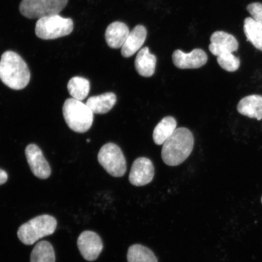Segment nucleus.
I'll use <instances>...</instances> for the list:
<instances>
[{
    "label": "nucleus",
    "mask_w": 262,
    "mask_h": 262,
    "mask_svg": "<svg viewBox=\"0 0 262 262\" xmlns=\"http://www.w3.org/2000/svg\"><path fill=\"white\" fill-rule=\"evenodd\" d=\"M30 78L27 64L18 54L11 51L3 54L0 60V80L6 86L21 90L27 86Z\"/></svg>",
    "instance_id": "f257e3e1"
},
{
    "label": "nucleus",
    "mask_w": 262,
    "mask_h": 262,
    "mask_svg": "<svg viewBox=\"0 0 262 262\" xmlns=\"http://www.w3.org/2000/svg\"><path fill=\"white\" fill-rule=\"evenodd\" d=\"M192 133L186 127L176 129L163 145L162 158L167 165L174 166L182 164L191 155L194 147Z\"/></svg>",
    "instance_id": "f03ea898"
},
{
    "label": "nucleus",
    "mask_w": 262,
    "mask_h": 262,
    "mask_svg": "<svg viewBox=\"0 0 262 262\" xmlns=\"http://www.w3.org/2000/svg\"><path fill=\"white\" fill-rule=\"evenodd\" d=\"M63 114L67 125L78 133H84L93 125L94 113L81 101L68 98L63 106Z\"/></svg>",
    "instance_id": "7ed1b4c3"
},
{
    "label": "nucleus",
    "mask_w": 262,
    "mask_h": 262,
    "mask_svg": "<svg viewBox=\"0 0 262 262\" xmlns=\"http://www.w3.org/2000/svg\"><path fill=\"white\" fill-rule=\"evenodd\" d=\"M56 219L50 215H41L33 218L19 228V240L26 245H32L39 239L54 233L56 229Z\"/></svg>",
    "instance_id": "20e7f679"
},
{
    "label": "nucleus",
    "mask_w": 262,
    "mask_h": 262,
    "mask_svg": "<svg viewBox=\"0 0 262 262\" xmlns=\"http://www.w3.org/2000/svg\"><path fill=\"white\" fill-rule=\"evenodd\" d=\"M73 29V19L63 18L57 14L38 19L35 32L38 38L48 40L69 35Z\"/></svg>",
    "instance_id": "39448f33"
},
{
    "label": "nucleus",
    "mask_w": 262,
    "mask_h": 262,
    "mask_svg": "<svg viewBox=\"0 0 262 262\" xmlns=\"http://www.w3.org/2000/svg\"><path fill=\"white\" fill-rule=\"evenodd\" d=\"M98 161L111 176L121 178L126 172V160L120 147L113 143H108L101 147L98 154Z\"/></svg>",
    "instance_id": "423d86ee"
},
{
    "label": "nucleus",
    "mask_w": 262,
    "mask_h": 262,
    "mask_svg": "<svg viewBox=\"0 0 262 262\" xmlns=\"http://www.w3.org/2000/svg\"><path fill=\"white\" fill-rule=\"evenodd\" d=\"M68 3V0H23L19 9L26 18L40 19L58 14Z\"/></svg>",
    "instance_id": "0eeeda50"
},
{
    "label": "nucleus",
    "mask_w": 262,
    "mask_h": 262,
    "mask_svg": "<svg viewBox=\"0 0 262 262\" xmlns=\"http://www.w3.org/2000/svg\"><path fill=\"white\" fill-rule=\"evenodd\" d=\"M77 245L82 256L90 261L97 260L103 248L99 235L91 231L82 232L78 238Z\"/></svg>",
    "instance_id": "6e6552de"
},
{
    "label": "nucleus",
    "mask_w": 262,
    "mask_h": 262,
    "mask_svg": "<svg viewBox=\"0 0 262 262\" xmlns=\"http://www.w3.org/2000/svg\"><path fill=\"white\" fill-rule=\"evenodd\" d=\"M155 169L151 160L140 157L134 162L129 176V182L136 186H145L151 182Z\"/></svg>",
    "instance_id": "1a4fd4ad"
},
{
    "label": "nucleus",
    "mask_w": 262,
    "mask_h": 262,
    "mask_svg": "<svg viewBox=\"0 0 262 262\" xmlns=\"http://www.w3.org/2000/svg\"><path fill=\"white\" fill-rule=\"evenodd\" d=\"M25 155L29 167L34 176L41 179H47L51 173V169L40 147L30 144L26 147Z\"/></svg>",
    "instance_id": "9d476101"
},
{
    "label": "nucleus",
    "mask_w": 262,
    "mask_h": 262,
    "mask_svg": "<svg viewBox=\"0 0 262 262\" xmlns=\"http://www.w3.org/2000/svg\"><path fill=\"white\" fill-rule=\"evenodd\" d=\"M172 61L177 68L182 70L198 69L206 63L208 56L206 52L201 49H195L190 53L176 50L172 54Z\"/></svg>",
    "instance_id": "9b49d317"
},
{
    "label": "nucleus",
    "mask_w": 262,
    "mask_h": 262,
    "mask_svg": "<svg viewBox=\"0 0 262 262\" xmlns=\"http://www.w3.org/2000/svg\"><path fill=\"white\" fill-rule=\"evenodd\" d=\"M211 44L209 46V51L211 53L219 55L233 53L238 48V42L233 35L224 31H217L213 33L211 35Z\"/></svg>",
    "instance_id": "f8f14e48"
},
{
    "label": "nucleus",
    "mask_w": 262,
    "mask_h": 262,
    "mask_svg": "<svg viewBox=\"0 0 262 262\" xmlns=\"http://www.w3.org/2000/svg\"><path fill=\"white\" fill-rule=\"evenodd\" d=\"M146 37L147 31L145 26L137 25L134 28L121 49V53L123 57L128 58L135 54L142 47Z\"/></svg>",
    "instance_id": "ddd939ff"
},
{
    "label": "nucleus",
    "mask_w": 262,
    "mask_h": 262,
    "mask_svg": "<svg viewBox=\"0 0 262 262\" xmlns=\"http://www.w3.org/2000/svg\"><path fill=\"white\" fill-rule=\"evenodd\" d=\"M129 29L123 23L116 21L108 26L105 32L107 44L113 49L122 48L129 35Z\"/></svg>",
    "instance_id": "4468645a"
},
{
    "label": "nucleus",
    "mask_w": 262,
    "mask_h": 262,
    "mask_svg": "<svg viewBox=\"0 0 262 262\" xmlns=\"http://www.w3.org/2000/svg\"><path fill=\"white\" fill-rule=\"evenodd\" d=\"M237 110L244 116L262 120V96L254 94L245 97L239 101Z\"/></svg>",
    "instance_id": "2eb2a0df"
},
{
    "label": "nucleus",
    "mask_w": 262,
    "mask_h": 262,
    "mask_svg": "<svg viewBox=\"0 0 262 262\" xmlns=\"http://www.w3.org/2000/svg\"><path fill=\"white\" fill-rule=\"evenodd\" d=\"M156 62V57L150 53L149 48H142L135 60L136 70L141 76L151 77L155 73Z\"/></svg>",
    "instance_id": "dca6fc26"
},
{
    "label": "nucleus",
    "mask_w": 262,
    "mask_h": 262,
    "mask_svg": "<svg viewBox=\"0 0 262 262\" xmlns=\"http://www.w3.org/2000/svg\"><path fill=\"white\" fill-rule=\"evenodd\" d=\"M116 102V95L113 93H106L90 97L86 104L94 114H104L112 110Z\"/></svg>",
    "instance_id": "f3484780"
},
{
    "label": "nucleus",
    "mask_w": 262,
    "mask_h": 262,
    "mask_svg": "<svg viewBox=\"0 0 262 262\" xmlns=\"http://www.w3.org/2000/svg\"><path fill=\"white\" fill-rule=\"evenodd\" d=\"M176 120L171 116L164 117L157 124L153 132L154 142L157 145H162L176 130Z\"/></svg>",
    "instance_id": "a211bd4d"
},
{
    "label": "nucleus",
    "mask_w": 262,
    "mask_h": 262,
    "mask_svg": "<svg viewBox=\"0 0 262 262\" xmlns=\"http://www.w3.org/2000/svg\"><path fill=\"white\" fill-rule=\"evenodd\" d=\"M244 31L247 40L258 50L262 51V25L253 18L248 17L244 20Z\"/></svg>",
    "instance_id": "6ab92c4d"
},
{
    "label": "nucleus",
    "mask_w": 262,
    "mask_h": 262,
    "mask_svg": "<svg viewBox=\"0 0 262 262\" xmlns=\"http://www.w3.org/2000/svg\"><path fill=\"white\" fill-rule=\"evenodd\" d=\"M127 262H159L152 251L140 244H134L128 249Z\"/></svg>",
    "instance_id": "aec40b11"
},
{
    "label": "nucleus",
    "mask_w": 262,
    "mask_h": 262,
    "mask_svg": "<svg viewBox=\"0 0 262 262\" xmlns=\"http://www.w3.org/2000/svg\"><path fill=\"white\" fill-rule=\"evenodd\" d=\"M68 90L71 97L74 99L79 101L83 100L90 93V81L83 77H73L68 82Z\"/></svg>",
    "instance_id": "412c9836"
},
{
    "label": "nucleus",
    "mask_w": 262,
    "mask_h": 262,
    "mask_svg": "<svg viewBox=\"0 0 262 262\" xmlns=\"http://www.w3.org/2000/svg\"><path fill=\"white\" fill-rule=\"evenodd\" d=\"M53 247L47 241L39 242L31 253V262H55Z\"/></svg>",
    "instance_id": "4be33fe9"
},
{
    "label": "nucleus",
    "mask_w": 262,
    "mask_h": 262,
    "mask_svg": "<svg viewBox=\"0 0 262 262\" xmlns=\"http://www.w3.org/2000/svg\"><path fill=\"white\" fill-rule=\"evenodd\" d=\"M217 60L220 67L228 72H235L238 70L241 65L239 58L232 53H228L219 55Z\"/></svg>",
    "instance_id": "5701e85b"
},
{
    "label": "nucleus",
    "mask_w": 262,
    "mask_h": 262,
    "mask_svg": "<svg viewBox=\"0 0 262 262\" xmlns=\"http://www.w3.org/2000/svg\"><path fill=\"white\" fill-rule=\"evenodd\" d=\"M247 11L255 21L262 25V3H251L247 6Z\"/></svg>",
    "instance_id": "b1692460"
},
{
    "label": "nucleus",
    "mask_w": 262,
    "mask_h": 262,
    "mask_svg": "<svg viewBox=\"0 0 262 262\" xmlns=\"http://www.w3.org/2000/svg\"><path fill=\"white\" fill-rule=\"evenodd\" d=\"M8 179V173L4 170L0 169V185L4 184L7 182Z\"/></svg>",
    "instance_id": "393cba45"
},
{
    "label": "nucleus",
    "mask_w": 262,
    "mask_h": 262,
    "mask_svg": "<svg viewBox=\"0 0 262 262\" xmlns=\"http://www.w3.org/2000/svg\"><path fill=\"white\" fill-rule=\"evenodd\" d=\"M261 203H262V198H261Z\"/></svg>",
    "instance_id": "a878e982"
}]
</instances>
